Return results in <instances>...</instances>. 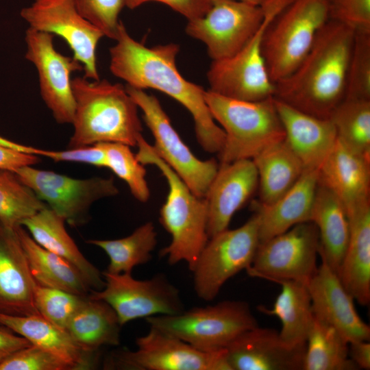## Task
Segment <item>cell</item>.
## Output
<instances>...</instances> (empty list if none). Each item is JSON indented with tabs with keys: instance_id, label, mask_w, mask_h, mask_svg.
I'll return each instance as SVG.
<instances>
[{
	"instance_id": "6da1fadb",
	"label": "cell",
	"mask_w": 370,
	"mask_h": 370,
	"mask_svg": "<svg viewBox=\"0 0 370 370\" xmlns=\"http://www.w3.org/2000/svg\"><path fill=\"white\" fill-rule=\"evenodd\" d=\"M116 43L110 48V70L127 86L152 88L172 97L191 114L196 138L210 153H219L225 134L214 119L206 102L203 87L186 80L176 66L179 45L149 47L134 39L120 21Z\"/></svg>"
},
{
	"instance_id": "7a4b0ae2",
	"label": "cell",
	"mask_w": 370,
	"mask_h": 370,
	"mask_svg": "<svg viewBox=\"0 0 370 370\" xmlns=\"http://www.w3.org/2000/svg\"><path fill=\"white\" fill-rule=\"evenodd\" d=\"M355 31L328 20L298 66L275 83L274 97L306 114L329 119L344 99Z\"/></svg>"
},
{
	"instance_id": "3957f363",
	"label": "cell",
	"mask_w": 370,
	"mask_h": 370,
	"mask_svg": "<svg viewBox=\"0 0 370 370\" xmlns=\"http://www.w3.org/2000/svg\"><path fill=\"white\" fill-rule=\"evenodd\" d=\"M75 112L69 149L103 143L136 146L143 127L138 107L125 86L106 79H72Z\"/></svg>"
},
{
	"instance_id": "277c9868",
	"label": "cell",
	"mask_w": 370,
	"mask_h": 370,
	"mask_svg": "<svg viewBox=\"0 0 370 370\" xmlns=\"http://www.w3.org/2000/svg\"><path fill=\"white\" fill-rule=\"evenodd\" d=\"M137 159L143 165L156 166L165 177L169 193L160 210V221L171 241L160 251L170 264L185 261L190 271L208 241L207 206L179 175L158 155L142 134L137 139Z\"/></svg>"
},
{
	"instance_id": "5b68a950",
	"label": "cell",
	"mask_w": 370,
	"mask_h": 370,
	"mask_svg": "<svg viewBox=\"0 0 370 370\" xmlns=\"http://www.w3.org/2000/svg\"><path fill=\"white\" fill-rule=\"evenodd\" d=\"M206 102L216 122L223 130L219 163L253 159L266 148L282 141L284 130L274 97L260 101L238 100L205 90Z\"/></svg>"
},
{
	"instance_id": "8992f818",
	"label": "cell",
	"mask_w": 370,
	"mask_h": 370,
	"mask_svg": "<svg viewBox=\"0 0 370 370\" xmlns=\"http://www.w3.org/2000/svg\"><path fill=\"white\" fill-rule=\"evenodd\" d=\"M328 20L325 0H293L273 19L264 34L262 52L274 84L298 66Z\"/></svg>"
},
{
	"instance_id": "52a82bcc",
	"label": "cell",
	"mask_w": 370,
	"mask_h": 370,
	"mask_svg": "<svg viewBox=\"0 0 370 370\" xmlns=\"http://www.w3.org/2000/svg\"><path fill=\"white\" fill-rule=\"evenodd\" d=\"M150 327L173 335L204 352L223 349L239 334L258 325L249 304L223 301L176 314L147 317Z\"/></svg>"
},
{
	"instance_id": "ba28073f",
	"label": "cell",
	"mask_w": 370,
	"mask_h": 370,
	"mask_svg": "<svg viewBox=\"0 0 370 370\" xmlns=\"http://www.w3.org/2000/svg\"><path fill=\"white\" fill-rule=\"evenodd\" d=\"M293 0H270L264 6L262 25L234 56L212 60L207 72L209 90L228 98L260 101L274 97L271 80L262 52L264 32L273 19Z\"/></svg>"
},
{
	"instance_id": "9c48e42d",
	"label": "cell",
	"mask_w": 370,
	"mask_h": 370,
	"mask_svg": "<svg viewBox=\"0 0 370 370\" xmlns=\"http://www.w3.org/2000/svg\"><path fill=\"white\" fill-rule=\"evenodd\" d=\"M259 244L255 213L241 227L210 238L191 271L197 297L213 300L229 279L251 266Z\"/></svg>"
},
{
	"instance_id": "30bf717a",
	"label": "cell",
	"mask_w": 370,
	"mask_h": 370,
	"mask_svg": "<svg viewBox=\"0 0 370 370\" xmlns=\"http://www.w3.org/2000/svg\"><path fill=\"white\" fill-rule=\"evenodd\" d=\"M136 343V350L112 354L105 367L128 370H232L225 349L201 351L153 327L137 338Z\"/></svg>"
},
{
	"instance_id": "8fae6325",
	"label": "cell",
	"mask_w": 370,
	"mask_h": 370,
	"mask_svg": "<svg viewBox=\"0 0 370 370\" xmlns=\"http://www.w3.org/2000/svg\"><path fill=\"white\" fill-rule=\"evenodd\" d=\"M125 88L143 113L144 121L154 138L155 151L196 196L204 198L219 163L214 158L202 160L193 154L155 96L127 85Z\"/></svg>"
},
{
	"instance_id": "7c38bea8",
	"label": "cell",
	"mask_w": 370,
	"mask_h": 370,
	"mask_svg": "<svg viewBox=\"0 0 370 370\" xmlns=\"http://www.w3.org/2000/svg\"><path fill=\"white\" fill-rule=\"evenodd\" d=\"M14 172L47 207L72 226L88 221L95 202L119 193L112 177L76 179L33 166H25Z\"/></svg>"
},
{
	"instance_id": "4fadbf2b",
	"label": "cell",
	"mask_w": 370,
	"mask_h": 370,
	"mask_svg": "<svg viewBox=\"0 0 370 370\" xmlns=\"http://www.w3.org/2000/svg\"><path fill=\"white\" fill-rule=\"evenodd\" d=\"M104 287L91 290L88 297L108 304L121 326L137 319L160 314H176L184 310L180 291L163 275L137 280L132 273H102Z\"/></svg>"
},
{
	"instance_id": "5bb4252c",
	"label": "cell",
	"mask_w": 370,
	"mask_h": 370,
	"mask_svg": "<svg viewBox=\"0 0 370 370\" xmlns=\"http://www.w3.org/2000/svg\"><path fill=\"white\" fill-rule=\"evenodd\" d=\"M319 249L315 224L312 221L301 223L260 243L246 271L251 276L276 283L294 280L308 284L318 269Z\"/></svg>"
},
{
	"instance_id": "9a60e30c",
	"label": "cell",
	"mask_w": 370,
	"mask_h": 370,
	"mask_svg": "<svg viewBox=\"0 0 370 370\" xmlns=\"http://www.w3.org/2000/svg\"><path fill=\"white\" fill-rule=\"evenodd\" d=\"M265 8L238 0H214L204 16L188 21L186 34L204 42L212 60L238 53L262 25Z\"/></svg>"
},
{
	"instance_id": "2e32d148",
	"label": "cell",
	"mask_w": 370,
	"mask_h": 370,
	"mask_svg": "<svg viewBox=\"0 0 370 370\" xmlns=\"http://www.w3.org/2000/svg\"><path fill=\"white\" fill-rule=\"evenodd\" d=\"M20 15L29 28L62 38L82 65L84 77L99 79L97 48L105 36L78 12L73 0H34Z\"/></svg>"
},
{
	"instance_id": "e0dca14e",
	"label": "cell",
	"mask_w": 370,
	"mask_h": 370,
	"mask_svg": "<svg viewBox=\"0 0 370 370\" xmlns=\"http://www.w3.org/2000/svg\"><path fill=\"white\" fill-rule=\"evenodd\" d=\"M53 38L49 33L28 27L25 58L37 70L40 96L55 121L59 124H72L75 99L71 75L83 71V66L73 57L58 51Z\"/></svg>"
},
{
	"instance_id": "ac0fdd59",
	"label": "cell",
	"mask_w": 370,
	"mask_h": 370,
	"mask_svg": "<svg viewBox=\"0 0 370 370\" xmlns=\"http://www.w3.org/2000/svg\"><path fill=\"white\" fill-rule=\"evenodd\" d=\"M321 260L308 284L314 317L334 328L349 343L369 341L370 327L358 314L354 299L338 273L323 258Z\"/></svg>"
},
{
	"instance_id": "d6986e66",
	"label": "cell",
	"mask_w": 370,
	"mask_h": 370,
	"mask_svg": "<svg viewBox=\"0 0 370 370\" xmlns=\"http://www.w3.org/2000/svg\"><path fill=\"white\" fill-rule=\"evenodd\" d=\"M258 187L256 167L251 159L219 163L204 197L208 238L228 228L233 215Z\"/></svg>"
},
{
	"instance_id": "ffe728a7",
	"label": "cell",
	"mask_w": 370,
	"mask_h": 370,
	"mask_svg": "<svg viewBox=\"0 0 370 370\" xmlns=\"http://www.w3.org/2000/svg\"><path fill=\"white\" fill-rule=\"evenodd\" d=\"M225 349L232 370H303L306 352L288 346L274 329L258 325L239 334Z\"/></svg>"
},
{
	"instance_id": "44dd1931",
	"label": "cell",
	"mask_w": 370,
	"mask_h": 370,
	"mask_svg": "<svg viewBox=\"0 0 370 370\" xmlns=\"http://www.w3.org/2000/svg\"><path fill=\"white\" fill-rule=\"evenodd\" d=\"M35 282L15 229L0 223V313L40 315L34 304Z\"/></svg>"
},
{
	"instance_id": "7402d4cb",
	"label": "cell",
	"mask_w": 370,
	"mask_h": 370,
	"mask_svg": "<svg viewBox=\"0 0 370 370\" xmlns=\"http://www.w3.org/2000/svg\"><path fill=\"white\" fill-rule=\"evenodd\" d=\"M274 101L284 140L305 169H319L337 140L332 121L306 114L275 97Z\"/></svg>"
},
{
	"instance_id": "603a6c76",
	"label": "cell",
	"mask_w": 370,
	"mask_h": 370,
	"mask_svg": "<svg viewBox=\"0 0 370 370\" xmlns=\"http://www.w3.org/2000/svg\"><path fill=\"white\" fill-rule=\"evenodd\" d=\"M317 187L318 169H305L297 182L273 203L254 202L260 243L297 224L310 221Z\"/></svg>"
},
{
	"instance_id": "cb8c5ba5",
	"label": "cell",
	"mask_w": 370,
	"mask_h": 370,
	"mask_svg": "<svg viewBox=\"0 0 370 370\" xmlns=\"http://www.w3.org/2000/svg\"><path fill=\"white\" fill-rule=\"evenodd\" d=\"M318 184L333 193L347 212L369 201L370 161L337 138L334 147L318 169Z\"/></svg>"
},
{
	"instance_id": "d4e9b609",
	"label": "cell",
	"mask_w": 370,
	"mask_h": 370,
	"mask_svg": "<svg viewBox=\"0 0 370 370\" xmlns=\"http://www.w3.org/2000/svg\"><path fill=\"white\" fill-rule=\"evenodd\" d=\"M0 325L25 337L69 364L73 370L90 369L97 362V351L79 346L62 328L39 314L17 316L0 313Z\"/></svg>"
},
{
	"instance_id": "484cf974",
	"label": "cell",
	"mask_w": 370,
	"mask_h": 370,
	"mask_svg": "<svg viewBox=\"0 0 370 370\" xmlns=\"http://www.w3.org/2000/svg\"><path fill=\"white\" fill-rule=\"evenodd\" d=\"M347 212L349 237L338 275L354 300L366 306L370 302V200Z\"/></svg>"
},
{
	"instance_id": "4316f807",
	"label": "cell",
	"mask_w": 370,
	"mask_h": 370,
	"mask_svg": "<svg viewBox=\"0 0 370 370\" xmlns=\"http://www.w3.org/2000/svg\"><path fill=\"white\" fill-rule=\"evenodd\" d=\"M65 223L47 206L23 221L21 225L38 245L74 265L92 290H101L105 286L102 273L82 254L68 234Z\"/></svg>"
},
{
	"instance_id": "83f0119b",
	"label": "cell",
	"mask_w": 370,
	"mask_h": 370,
	"mask_svg": "<svg viewBox=\"0 0 370 370\" xmlns=\"http://www.w3.org/2000/svg\"><path fill=\"white\" fill-rule=\"evenodd\" d=\"M310 221L318 230L319 256L338 275L349 237L348 215L341 200L319 184Z\"/></svg>"
},
{
	"instance_id": "f1b7e54d",
	"label": "cell",
	"mask_w": 370,
	"mask_h": 370,
	"mask_svg": "<svg viewBox=\"0 0 370 370\" xmlns=\"http://www.w3.org/2000/svg\"><path fill=\"white\" fill-rule=\"evenodd\" d=\"M15 230L37 284L84 297L88 296L92 289L74 265L38 245L22 225Z\"/></svg>"
},
{
	"instance_id": "f546056e",
	"label": "cell",
	"mask_w": 370,
	"mask_h": 370,
	"mask_svg": "<svg viewBox=\"0 0 370 370\" xmlns=\"http://www.w3.org/2000/svg\"><path fill=\"white\" fill-rule=\"evenodd\" d=\"M282 290L271 309L258 306L268 315L276 316L282 323L279 332L282 340L293 348L306 347L314 316L308 284L294 280L279 282Z\"/></svg>"
},
{
	"instance_id": "4dcf8cb0",
	"label": "cell",
	"mask_w": 370,
	"mask_h": 370,
	"mask_svg": "<svg viewBox=\"0 0 370 370\" xmlns=\"http://www.w3.org/2000/svg\"><path fill=\"white\" fill-rule=\"evenodd\" d=\"M252 160L258 176L259 202L266 205L286 193L305 170L284 140L266 148Z\"/></svg>"
},
{
	"instance_id": "1f68e13d",
	"label": "cell",
	"mask_w": 370,
	"mask_h": 370,
	"mask_svg": "<svg viewBox=\"0 0 370 370\" xmlns=\"http://www.w3.org/2000/svg\"><path fill=\"white\" fill-rule=\"evenodd\" d=\"M117 315L106 301L86 297L71 318L66 332L84 349L95 352L104 345H118Z\"/></svg>"
},
{
	"instance_id": "d6a6232c",
	"label": "cell",
	"mask_w": 370,
	"mask_h": 370,
	"mask_svg": "<svg viewBox=\"0 0 370 370\" xmlns=\"http://www.w3.org/2000/svg\"><path fill=\"white\" fill-rule=\"evenodd\" d=\"M349 342L332 326L314 317L306 343L303 370H355Z\"/></svg>"
},
{
	"instance_id": "836d02e7",
	"label": "cell",
	"mask_w": 370,
	"mask_h": 370,
	"mask_svg": "<svg viewBox=\"0 0 370 370\" xmlns=\"http://www.w3.org/2000/svg\"><path fill=\"white\" fill-rule=\"evenodd\" d=\"M157 234L153 223L147 222L131 234L119 239H91L87 243L102 249L110 262L106 271L110 273H132V269L147 263L157 244Z\"/></svg>"
},
{
	"instance_id": "e575fe53",
	"label": "cell",
	"mask_w": 370,
	"mask_h": 370,
	"mask_svg": "<svg viewBox=\"0 0 370 370\" xmlns=\"http://www.w3.org/2000/svg\"><path fill=\"white\" fill-rule=\"evenodd\" d=\"M337 138L370 161V100L345 98L329 119Z\"/></svg>"
},
{
	"instance_id": "d590c367",
	"label": "cell",
	"mask_w": 370,
	"mask_h": 370,
	"mask_svg": "<svg viewBox=\"0 0 370 370\" xmlns=\"http://www.w3.org/2000/svg\"><path fill=\"white\" fill-rule=\"evenodd\" d=\"M47 206L12 171L0 169V223L14 230Z\"/></svg>"
},
{
	"instance_id": "8d00e7d4",
	"label": "cell",
	"mask_w": 370,
	"mask_h": 370,
	"mask_svg": "<svg viewBox=\"0 0 370 370\" xmlns=\"http://www.w3.org/2000/svg\"><path fill=\"white\" fill-rule=\"evenodd\" d=\"M105 151L106 167L123 180L140 202L149 200L150 191L144 165L137 159L131 147L120 143H99Z\"/></svg>"
},
{
	"instance_id": "74e56055",
	"label": "cell",
	"mask_w": 370,
	"mask_h": 370,
	"mask_svg": "<svg viewBox=\"0 0 370 370\" xmlns=\"http://www.w3.org/2000/svg\"><path fill=\"white\" fill-rule=\"evenodd\" d=\"M33 295L39 314L65 330L71 318L86 297L44 286L36 282L33 286Z\"/></svg>"
},
{
	"instance_id": "f35d334b",
	"label": "cell",
	"mask_w": 370,
	"mask_h": 370,
	"mask_svg": "<svg viewBox=\"0 0 370 370\" xmlns=\"http://www.w3.org/2000/svg\"><path fill=\"white\" fill-rule=\"evenodd\" d=\"M345 98L370 100V32H355Z\"/></svg>"
},
{
	"instance_id": "ab89813d",
	"label": "cell",
	"mask_w": 370,
	"mask_h": 370,
	"mask_svg": "<svg viewBox=\"0 0 370 370\" xmlns=\"http://www.w3.org/2000/svg\"><path fill=\"white\" fill-rule=\"evenodd\" d=\"M0 145L23 153L45 156L57 162H77L106 167L105 151L99 143L86 147L53 151L23 145L0 136Z\"/></svg>"
},
{
	"instance_id": "60d3db41",
	"label": "cell",
	"mask_w": 370,
	"mask_h": 370,
	"mask_svg": "<svg viewBox=\"0 0 370 370\" xmlns=\"http://www.w3.org/2000/svg\"><path fill=\"white\" fill-rule=\"evenodd\" d=\"M78 12L97 27L104 36L115 40L120 21L119 16L125 7V0H73Z\"/></svg>"
},
{
	"instance_id": "b9f144b4",
	"label": "cell",
	"mask_w": 370,
	"mask_h": 370,
	"mask_svg": "<svg viewBox=\"0 0 370 370\" xmlns=\"http://www.w3.org/2000/svg\"><path fill=\"white\" fill-rule=\"evenodd\" d=\"M0 370H73V369L69 364L51 353L31 344L1 362Z\"/></svg>"
},
{
	"instance_id": "7bdbcfd3",
	"label": "cell",
	"mask_w": 370,
	"mask_h": 370,
	"mask_svg": "<svg viewBox=\"0 0 370 370\" xmlns=\"http://www.w3.org/2000/svg\"><path fill=\"white\" fill-rule=\"evenodd\" d=\"M329 20L370 32V0H325Z\"/></svg>"
},
{
	"instance_id": "ee69618b",
	"label": "cell",
	"mask_w": 370,
	"mask_h": 370,
	"mask_svg": "<svg viewBox=\"0 0 370 370\" xmlns=\"http://www.w3.org/2000/svg\"><path fill=\"white\" fill-rule=\"evenodd\" d=\"M125 7L133 10L149 1H157L169 6L188 21L201 17L209 10L214 0H125Z\"/></svg>"
},
{
	"instance_id": "f6af8a7d",
	"label": "cell",
	"mask_w": 370,
	"mask_h": 370,
	"mask_svg": "<svg viewBox=\"0 0 370 370\" xmlns=\"http://www.w3.org/2000/svg\"><path fill=\"white\" fill-rule=\"evenodd\" d=\"M40 161L38 156L23 153L0 145V169L14 171L25 166H34Z\"/></svg>"
},
{
	"instance_id": "bcb514c9",
	"label": "cell",
	"mask_w": 370,
	"mask_h": 370,
	"mask_svg": "<svg viewBox=\"0 0 370 370\" xmlns=\"http://www.w3.org/2000/svg\"><path fill=\"white\" fill-rule=\"evenodd\" d=\"M2 327L0 328V363L15 352L31 345L25 337Z\"/></svg>"
},
{
	"instance_id": "7dc6e473",
	"label": "cell",
	"mask_w": 370,
	"mask_h": 370,
	"mask_svg": "<svg viewBox=\"0 0 370 370\" xmlns=\"http://www.w3.org/2000/svg\"><path fill=\"white\" fill-rule=\"evenodd\" d=\"M369 341H358L349 343V356L358 369H370Z\"/></svg>"
},
{
	"instance_id": "c3c4849f",
	"label": "cell",
	"mask_w": 370,
	"mask_h": 370,
	"mask_svg": "<svg viewBox=\"0 0 370 370\" xmlns=\"http://www.w3.org/2000/svg\"><path fill=\"white\" fill-rule=\"evenodd\" d=\"M247 3L251 5L263 7L270 0H238Z\"/></svg>"
}]
</instances>
